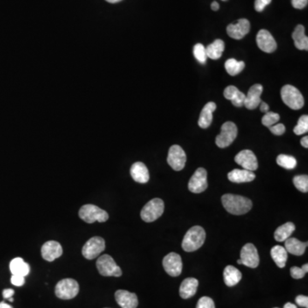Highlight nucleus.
<instances>
[{"label": "nucleus", "instance_id": "nucleus-27", "mask_svg": "<svg viewBox=\"0 0 308 308\" xmlns=\"http://www.w3.org/2000/svg\"><path fill=\"white\" fill-rule=\"evenodd\" d=\"M308 246V242H302L296 238L289 237L285 241V249L289 254L296 256H301L304 254L306 248Z\"/></svg>", "mask_w": 308, "mask_h": 308}, {"label": "nucleus", "instance_id": "nucleus-34", "mask_svg": "<svg viewBox=\"0 0 308 308\" xmlns=\"http://www.w3.org/2000/svg\"><path fill=\"white\" fill-rule=\"evenodd\" d=\"M194 56L200 64H205L207 63V55L206 47L203 44L198 43L194 46Z\"/></svg>", "mask_w": 308, "mask_h": 308}, {"label": "nucleus", "instance_id": "nucleus-12", "mask_svg": "<svg viewBox=\"0 0 308 308\" xmlns=\"http://www.w3.org/2000/svg\"><path fill=\"white\" fill-rule=\"evenodd\" d=\"M163 266L167 273L172 276H178L182 270V261L179 254L171 253L163 260Z\"/></svg>", "mask_w": 308, "mask_h": 308}, {"label": "nucleus", "instance_id": "nucleus-16", "mask_svg": "<svg viewBox=\"0 0 308 308\" xmlns=\"http://www.w3.org/2000/svg\"><path fill=\"white\" fill-rule=\"evenodd\" d=\"M256 42L261 51H264L266 53L273 52L277 46L273 36L265 29H261L260 32L258 33Z\"/></svg>", "mask_w": 308, "mask_h": 308}, {"label": "nucleus", "instance_id": "nucleus-20", "mask_svg": "<svg viewBox=\"0 0 308 308\" xmlns=\"http://www.w3.org/2000/svg\"><path fill=\"white\" fill-rule=\"evenodd\" d=\"M131 175L134 181L139 183H146L149 181V172L143 163H134L131 169Z\"/></svg>", "mask_w": 308, "mask_h": 308}, {"label": "nucleus", "instance_id": "nucleus-18", "mask_svg": "<svg viewBox=\"0 0 308 308\" xmlns=\"http://www.w3.org/2000/svg\"><path fill=\"white\" fill-rule=\"evenodd\" d=\"M263 92V87L261 84H255L248 90L245 98L244 106L248 110H254L261 105V96Z\"/></svg>", "mask_w": 308, "mask_h": 308}, {"label": "nucleus", "instance_id": "nucleus-35", "mask_svg": "<svg viewBox=\"0 0 308 308\" xmlns=\"http://www.w3.org/2000/svg\"><path fill=\"white\" fill-rule=\"evenodd\" d=\"M294 185L302 193H308V176L307 175L296 176L293 180Z\"/></svg>", "mask_w": 308, "mask_h": 308}, {"label": "nucleus", "instance_id": "nucleus-51", "mask_svg": "<svg viewBox=\"0 0 308 308\" xmlns=\"http://www.w3.org/2000/svg\"><path fill=\"white\" fill-rule=\"evenodd\" d=\"M302 270H304V272H305V273H308V264H303V265H302Z\"/></svg>", "mask_w": 308, "mask_h": 308}, {"label": "nucleus", "instance_id": "nucleus-1", "mask_svg": "<svg viewBox=\"0 0 308 308\" xmlns=\"http://www.w3.org/2000/svg\"><path fill=\"white\" fill-rule=\"evenodd\" d=\"M222 203L226 211L233 215H243L253 207L251 200L241 195L227 194L222 195Z\"/></svg>", "mask_w": 308, "mask_h": 308}, {"label": "nucleus", "instance_id": "nucleus-26", "mask_svg": "<svg viewBox=\"0 0 308 308\" xmlns=\"http://www.w3.org/2000/svg\"><path fill=\"white\" fill-rule=\"evenodd\" d=\"M292 38L295 42L296 47L299 50H308V38L305 35V28L304 26H296L295 31L293 33Z\"/></svg>", "mask_w": 308, "mask_h": 308}, {"label": "nucleus", "instance_id": "nucleus-45", "mask_svg": "<svg viewBox=\"0 0 308 308\" xmlns=\"http://www.w3.org/2000/svg\"><path fill=\"white\" fill-rule=\"evenodd\" d=\"M15 294V291L11 289H4L3 291V296L4 299H10Z\"/></svg>", "mask_w": 308, "mask_h": 308}, {"label": "nucleus", "instance_id": "nucleus-9", "mask_svg": "<svg viewBox=\"0 0 308 308\" xmlns=\"http://www.w3.org/2000/svg\"><path fill=\"white\" fill-rule=\"evenodd\" d=\"M105 249V240L99 236H94L89 239L88 241L83 246V257L91 261L98 257Z\"/></svg>", "mask_w": 308, "mask_h": 308}, {"label": "nucleus", "instance_id": "nucleus-6", "mask_svg": "<svg viewBox=\"0 0 308 308\" xmlns=\"http://www.w3.org/2000/svg\"><path fill=\"white\" fill-rule=\"evenodd\" d=\"M79 293V284L76 280L66 278L59 281L55 288L57 297L62 300H71Z\"/></svg>", "mask_w": 308, "mask_h": 308}, {"label": "nucleus", "instance_id": "nucleus-5", "mask_svg": "<svg viewBox=\"0 0 308 308\" xmlns=\"http://www.w3.org/2000/svg\"><path fill=\"white\" fill-rule=\"evenodd\" d=\"M283 103L293 110H300L304 105V98L298 89L291 85H285L281 90Z\"/></svg>", "mask_w": 308, "mask_h": 308}, {"label": "nucleus", "instance_id": "nucleus-36", "mask_svg": "<svg viewBox=\"0 0 308 308\" xmlns=\"http://www.w3.org/2000/svg\"><path fill=\"white\" fill-rule=\"evenodd\" d=\"M308 131V117L307 115H303L301 118H299L298 123L295 129L294 133L297 135H302L307 133Z\"/></svg>", "mask_w": 308, "mask_h": 308}, {"label": "nucleus", "instance_id": "nucleus-49", "mask_svg": "<svg viewBox=\"0 0 308 308\" xmlns=\"http://www.w3.org/2000/svg\"><path fill=\"white\" fill-rule=\"evenodd\" d=\"M0 308H13L11 306L7 304L5 302H0Z\"/></svg>", "mask_w": 308, "mask_h": 308}, {"label": "nucleus", "instance_id": "nucleus-40", "mask_svg": "<svg viewBox=\"0 0 308 308\" xmlns=\"http://www.w3.org/2000/svg\"><path fill=\"white\" fill-rule=\"evenodd\" d=\"M269 129H270V132L275 135H282L285 133V131H286V128L282 124H274L273 126H271Z\"/></svg>", "mask_w": 308, "mask_h": 308}, {"label": "nucleus", "instance_id": "nucleus-29", "mask_svg": "<svg viewBox=\"0 0 308 308\" xmlns=\"http://www.w3.org/2000/svg\"><path fill=\"white\" fill-rule=\"evenodd\" d=\"M270 255L277 266L279 268L285 267L288 260V252L284 247L279 245L274 246L270 250Z\"/></svg>", "mask_w": 308, "mask_h": 308}, {"label": "nucleus", "instance_id": "nucleus-54", "mask_svg": "<svg viewBox=\"0 0 308 308\" xmlns=\"http://www.w3.org/2000/svg\"><path fill=\"white\" fill-rule=\"evenodd\" d=\"M237 264H242V261H241V260H238V261H237Z\"/></svg>", "mask_w": 308, "mask_h": 308}, {"label": "nucleus", "instance_id": "nucleus-50", "mask_svg": "<svg viewBox=\"0 0 308 308\" xmlns=\"http://www.w3.org/2000/svg\"><path fill=\"white\" fill-rule=\"evenodd\" d=\"M283 308H297V307H296V306L295 305V304H293V303H290V302H288V303H286V304L284 305V307H283Z\"/></svg>", "mask_w": 308, "mask_h": 308}, {"label": "nucleus", "instance_id": "nucleus-3", "mask_svg": "<svg viewBox=\"0 0 308 308\" xmlns=\"http://www.w3.org/2000/svg\"><path fill=\"white\" fill-rule=\"evenodd\" d=\"M79 217L81 220L88 223L94 222H106L109 219L108 213L105 210L99 208L97 206L88 204L81 207L79 211Z\"/></svg>", "mask_w": 308, "mask_h": 308}, {"label": "nucleus", "instance_id": "nucleus-53", "mask_svg": "<svg viewBox=\"0 0 308 308\" xmlns=\"http://www.w3.org/2000/svg\"><path fill=\"white\" fill-rule=\"evenodd\" d=\"M261 1L264 3V5H265V6H267L268 4H270V3H271V1H272V0H261Z\"/></svg>", "mask_w": 308, "mask_h": 308}, {"label": "nucleus", "instance_id": "nucleus-41", "mask_svg": "<svg viewBox=\"0 0 308 308\" xmlns=\"http://www.w3.org/2000/svg\"><path fill=\"white\" fill-rule=\"evenodd\" d=\"M11 283L13 285H15L16 287H21L22 285H24L25 283V277L22 276H19V275H12L11 278H10Z\"/></svg>", "mask_w": 308, "mask_h": 308}, {"label": "nucleus", "instance_id": "nucleus-28", "mask_svg": "<svg viewBox=\"0 0 308 308\" xmlns=\"http://www.w3.org/2000/svg\"><path fill=\"white\" fill-rule=\"evenodd\" d=\"M10 270L12 275H19L25 277L30 272V266L22 258H15L10 261Z\"/></svg>", "mask_w": 308, "mask_h": 308}, {"label": "nucleus", "instance_id": "nucleus-48", "mask_svg": "<svg viewBox=\"0 0 308 308\" xmlns=\"http://www.w3.org/2000/svg\"><path fill=\"white\" fill-rule=\"evenodd\" d=\"M211 6H212V10H214V11H217V10H219V9H220V4L216 1L213 2Z\"/></svg>", "mask_w": 308, "mask_h": 308}, {"label": "nucleus", "instance_id": "nucleus-17", "mask_svg": "<svg viewBox=\"0 0 308 308\" xmlns=\"http://www.w3.org/2000/svg\"><path fill=\"white\" fill-rule=\"evenodd\" d=\"M63 254V248L59 242L49 241L44 243L42 248V256L44 261L52 262L56 259L61 257Z\"/></svg>", "mask_w": 308, "mask_h": 308}, {"label": "nucleus", "instance_id": "nucleus-57", "mask_svg": "<svg viewBox=\"0 0 308 308\" xmlns=\"http://www.w3.org/2000/svg\"></svg>", "mask_w": 308, "mask_h": 308}, {"label": "nucleus", "instance_id": "nucleus-44", "mask_svg": "<svg viewBox=\"0 0 308 308\" xmlns=\"http://www.w3.org/2000/svg\"><path fill=\"white\" fill-rule=\"evenodd\" d=\"M265 5H264V3L261 1V0H255V3H254V8H255V10L258 11V12H262L263 10H264V8H265Z\"/></svg>", "mask_w": 308, "mask_h": 308}, {"label": "nucleus", "instance_id": "nucleus-23", "mask_svg": "<svg viewBox=\"0 0 308 308\" xmlns=\"http://www.w3.org/2000/svg\"><path fill=\"white\" fill-rule=\"evenodd\" d=\"M198 285L199 281L193 277H188L182 281L181 286H180V296L182 299H188L193 296L197 292Z\"/></svg>", "mask_w": 308, "mask_h": 308}, {"label": "nucleus", "instance_id": "nucleus-55", "mask_svg": "<svg viewBox=\"0 0 308 308\" xmlns=\"http://www.w3.org/2000/svg\"><path fill=\"white\" fill-rule=\"evenodd\" d=\"M9 300H10V302H13V298H12V297H11V298L9 299Z\"/></svg>", "mask_w": 308, "mask_h": 308}, {"label": "nucleus", "instance_id": "nucleus-10", "mask_svg": "<svg viewBox=\"0 0 308 308\" xmlns=\"http://www.w3.org/2000/svg\"><path fill=\"white\" fill-rule=\"evenodd\" d=\"M187 156L183 149L178 145H173L169 150L167 162L176 172H180L184 168Z\"/></svg>", "mask_w": 308, "mask_h": 308}, {"label": "nucleus", "instance_id": "nucleus-19", "mask_svg": "<svg viewBox=\"0 0 308 308\" xmlns=\"http://www.w3.org/2000/svg\"><path fill=\"white\" fill-rule=\"evenodd\" d=\"M115 298L118 305L122 308H136L138 307V298L134 293L127 290H118L115 294Z\"/></svg>", "mask_w": 308, "mask_h": 308}, {"label": "nucleus", "instance_id": "nucleus-30", "mask_svg": "<svg viewBox=\"0 0 308 308\" xmlns=\"http://www.w3.org/2000/svg\"><path fill=\"white\" fill-rule=\"evenodd\" d=\"M296 230V225L291 222H288L283 225L280 226L274 233V237L277 242H285L287 239L289 238L293 232Z\"/></svg>", "mask_w": 308, "mask_h": 308}, {"label": "nucleus", "instance_id": "nucleus-14", "mask_svg": "<svg viewBox=\"0 0 308 308\" xmlns=\"http://www.w3.org/2000/svg\"><path fill=\"white\" fill-rule=\"evenodd\" d=\"M250 31V22L248 19L242 18L235 23L227 27V34L229 37L235 40H242Z\"/></svg>", "mask_w": 308, "mask_h": 308}, {"label": "nucleus", "instance_id": "nucleus-52", "mask_svg": "<svg viewBox=\"0 0 308 308\" xmlns=\"http://www.w3.org/2000/svg\"><path fill=\"white\" fill-rule=\"evenodd\" d=\"M105 1H107L108 3H117L118 2H121L122 0H105Z\"/></svg>", "mask_w": 308, "mask_h": 308}, {"label": "nucleus", "instance_id": "nucleus-2", "mask_svg": "<svg viewBox=\"0 0 308 308\" xmlns=\"http://www.w3.org/2000/svg\"><path fill=\"white\" fill-rule=\"evenodd\" d=\"M206 240V231L201 226L196 225L187 230L185 235L181 247L187 253L198 250L202 247Z\"/></svg>", "mask_w": 308, "mask_h": 308}, {"label": "nucleus", "instance_id": "nucleus-31", "mask_svg": "<svg viewBox=\"0 0 308 308\" xmlns=\"http://www.w3.org/2000/svg\"><path fill=\"white\" fill-rule=\"evenodd\" d=\"M207 57H209L213 60L220 59L222 56V52L224 51V42L222 40H216L215 42L210 44L206 47Z\"/></svg>", "mask_w": 308, "mask_h": 308}, {"label": "nucleus", "instance_id": "nucleus-21", "mask_svg": "<svg viewBox=\"0 0 308 308\" xmlns=\"http://www.w3.org/2000/svg\"><path fill=\"white\" fill-rule=\"evenodd\" d=\"M255 174L254 172L248 170H239L235 169L228 174V179L235 183H243V182H250L255 179Z\"/></svg>", "mask_w": 308, "mask_h": 308}, {"label": "nucleus", "instance_id": "nucleus-11", "mask_svg": "<svg viewBox=\"0 0 308 308\" xmlns=\"http://www.w3.org/2000/svg\"><path fill=\"white\" fill-rule=\"evenodd\" d=\"M207 183V172L204 168L197 169L188 182V189L194 194H200L206 190Z\"/></svg>", "mask_w": 308, "mask_h": 308}, {"label": "nucleus", "instance_id": "nucleus-33", "mask_svg": "<svg viewBox=\"0 0 308 308\" xmlns=\"http://www.w3.org/2000/svg\"><path fill=\"white\" fill-rule=\"evenodd\" d=\"M276 163L277 165L286 169V170H293L297 165V160L293 156L285 155V154H280L276 158Z\"/></svg>", "mask_w": 308, "mask_h": 308}, {"label": "nucleus", "instance_id": "nucleus-47", "mask_svg": "<svg viewBox=\"0 0 308 308\" xmlns=\"http://www.w3.org/2000/svg\"><path fill=\"white\" fill-rule=\"evenodd\" d=\"M301 143H302V146H304L305 148H308V137L305 136L302 138V140H301Z\"/></svg>", "mask_w": 308, "mask_h": 308}, {"label": "nucleus", "instance_id": "nucleus-43", "mask_svg": "<svg viewBox=\"0 0 308 308\" xmlns=\"http://www.w3.org/2000/svg\"><path fill=\"white\" fill-rule=\"evenodd\" d=\"M308 0H292V5L294 8L302 10L308 5Z\"/></svg>", "mask_w": 308, "mask_h": 308}, {"label": "nucleus", "instance_id": "nucleus-8", "mask_svg": "<svg viewBox=\"0 0 308 308\" xmlns=\"http://www.w3.org/2000/svg\"><path fill=\"white\" fill-rule=\"evenodd\" d=\"M237 127L233 122H226L221 127V133L217 136V146L220 148H225L230 146L237 136Z\"/></svg>", "mask_w": 308, "mask_h": 308}, {"label": "nucleus", "instance_id": "nucleus-42", "mask_svg": "<svg viewBox=\"0 0 308 308\" xmlns=\"http://www.w3.org/2000/svg\"><path fill=\"white\" fill-rule=\"evenodd\" d=\"M297 305L302 308H308V297L305 296H298L296 298Z\"/></svg>", "mask_w": 308, "mask_h": 308}, {"label": "nucleus", "instance_id": "nucleus-46", "mask_svg": "<svg viewBox=\"0 0 308 308\" xmlns=\"http://www.w3.org/2000/svg\"><path fill=\"white\" fill-rule=\"evenodd\" d=\"M269 109H270V107H269V105H267L265 102H261V111H262V112H264V113H266V112H268V111H269Z\"/></svg>", "mask_w": 308, "mask_h": 308}, {"label": "nucleus", "instance_id": "nucleus-32", "mask_svg": "<svg viewBox=\"0 0 308 308\" xmlns=\"http://www.w3.org/2000/svg\"><path fill=\"white\" fill-rule=\"evenodd\" d=\"M224 66L227 73L232 77H235L244 70L245 64L242 61H236L235 58H229L226 61Z\"/></svg>", "mask_w": 308, "mask_h": 308}, {"label": "nucleus", "instance_id": "nucleus-38", "mask_svg": "<svg viewBox=\"0 0 308 308\" xmlns=\"http://www.w3.org/2000/svg\"><path fill=\"white\" fill-rule=\"evenodd\" d=\"M196 308H215V304L213 299L203 296L199 300Z\"/></svg>", "mask_w": 308, "mask_h": 308}, {"label": "nucleus", "instance_id": "nucleus-25", "mask_svg": "<svg viewBox=\"0 0 308 308\" xmlns=\"http://www.w3.org/2000/svg\"><path fill=\"white\" fill-rule=\"evenodd\" d=\"M242 272L233 265H228L223 270V280L228 287L235 286L242 280Z\"/></svg>", "mask_w": 308, "mask_h": 308}, {"label": "nucleus", "instance_id": "nucleus-39", "mask_svg": "<svg viewBox=\"0 0 308 308\" xmlns=\"http://www.w3.org/2000/svg\"><path fill=\"white\" fill-rule=\"evenodd\" d=\"M290 274L295 279H302L305 276L306 273L302 270V267L293 266L290 269Z\"/></svg>", "mask_w": 308, "mask_h": 308}, {"label": "nucleus", "instance_id": "nucleus-56", "mask_svg": "<svg viewBox=\"0 0 308 308\" xmlns=\"http://www.w3.org/2000/svg\"><path fill=\"white\" fill-rule=\"evenodd\" d=\"M222 1H227V0H222Z\"/></svg>", "mask_w": 308, "mask_h": 308}, {"label": "nucleus", "instance_id": "nucleus-15", "mask_svg": "<svg viewBox=\"0 0 308 308\" xmlns=\"http://www.w3.org/2000/svg\"><path fill=\"white\" fill-rule=\"evenodd\" d=\"M236 164L241 165L242 168L248 171L254 172L257 170L258 160L256 156L250 150H242L235 157Z\"/></svg>", "mask_w": 308, "mask_h": 308}, {"label": "nucleus", "instance_id": "nucleus-24", "mask_svg": "<svg viewBox=\"0 0 308 308\" xmlns=\"http://www.w3.org/2000/svg\"><path fill=\"white\" fill-rule=\"evenodd\" d=\"M223 95L225 97V99L230 100L232 104L236 107H242L244 105L246 94L241 92L236 87H227L223 92Z\"/></svg>", "mask_w": 308, "mask_h": 308}, {"label": "nucleus", "instance_id": "nucleus-7", "mask_svg": "<svg viewBox=\"0 0 308 308\" xmlns=\"http://www.w3.org/2000/svg\"><path fill=\"white\" fill-rule=\"evenodd\" d=\"M96 266L102 276L117 277L122 276L121 268L116 264L113 258L108 254H104L100 256L96 262Z\"/></svg>", "mask_w": 308, "mask_h": 308}, {"label": "nucleus", "instance_id": "nucleus-13", "mask_svg": "<svg viewBox=\"0 0 308 308\" xmlns=\"http://www.w3.org/2000/svg\"><path fill=\"white\" fill-rule=\"evenodd\" d=\"M242 264L250 268H256L260 264V257L257 248L252 243H248L241 250Z\"/></svg>", "mask_w": 308, "mask_h": 308}, {"label": "nucleus", "instance_id": "nucleus-22", "mask_svg": "<svg viewBox=\"0 0 308 308\" xmlns=\"http://www.w3.org/2000/svg\"><path fill=\"white\" fill-rule=\"evenodd\" d=\"M217 105L214 102H209L204 106L202 111L200 112V118H199V126L202 129H207L213 122V113L216 111Z\"/></svg>", "mask_w": 308, "mask_h": 308}, {"label": "nucleus", "instance_id": "nucleus-4", "mask_svg": "<svg viewBox=\"0 0 308 308\" xmlns=\"http://www.w3.org/2000/svg\"><path fill=\"white\" fill-rule=\"evenodd\" d=\"M164 210V201L159 198H154L145 205L140 212V217L145 222H153L162 216Z\"/></svg>", "mask_w": 308, "mask_h": 308}, {"label": "nucleus", "instance_id": "nucleus-37", "mask_svg": "<svg viewBox=\"0 0 308 308\" xmlns=\"http://www.w3.org/2000/svg\"><path fill=\"white\" fill-rule=\"evenodd\" d=\"M279 114L272 112V111H268L262 118V124L265 127L270 128L279 121Z\"/></svg>", "mask_w": 308, "mask_h": 308}]
</instances>
